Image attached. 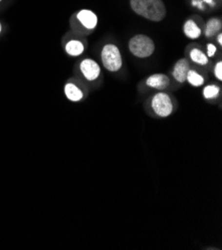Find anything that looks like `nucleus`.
I'll use <instances>...</instances> for the list:
<instances>
[{"instance_id":"obj_15","label":"nucleus","mask_w":222,"mask_h":250,"mask_svg":"<svg viewBox=\"0 0 222 250\" xmlns=\"http://www.w3.org/2000/svg\"><path fill=\"white\" fill-rule=\"evenodd\" d=\"M220 93V88L216 85H208L203 89V96L207 100L215 99Z\"/></svg>"},{"instance_id":"obj_13","label":"nucleus","mask_w":222,"mask_h":250,"mask_svg":"<svg viewBox=\"0 0 222 250\" xmlns=\"http://www.w3.org/2000/svg\"><path fill=\"white\" fill-rule=\"evenodd\" d=\"M186 81L193 87H201L204 84V78L200 73L194 70H189L186 75Z\"/></svg>"},{"instance_id":"obj_19","label":"nucleus","mask_w":222,"mask_h":250,"mask_svg":"<svg viewBox=\"0 0 222 250\" xmlns=\"http://www.w3.org/2000/svg\"><path fill=\"white\" fill-rule=\"evenodd\" d=\"M204 2H206V3H210V4H212V1L213 0H203Z\"/></svg>"},{"instance_id":"obj_21","label":"nucleus","mask_w":222,"mask_h":250,"mask_svg":"<svg viewBox=\"0 0 222 250\" xmlns=\"http://www.w3.org/2000/svg\"><path fill=\"white\" fill-rule=\"evenodd\" d=\"M0 1H1V0H0Z\"/></svg>"},{"instance_id":"obj_18","label":"nucleus","mask_w":222,"mask_h":250,"mask_svg":"<svg viewBox=\"0 0 222 250\" xmlns=\"http://www.w3.org/2000/svg\"><path fill=\"white\" fill-rule=\"evenodd\" d=\"M217 41H218L219 45L221 46V45H222V34H221V33H218V34H217Z\"/></svg>"},{"instance_id":"obj_17","label":"nucleus","mask_w":222,"mask_h":250,"mask_svg":"<svg viewBox=\"0 0 222 250\" xmlns=\"http://www.w3.org/2000/svg\"><path fill=\"white\" fill-rule=\"evenodd\" d=\"M216 47L213 44H207L206 46V56L207 57H213L216 53Z\"/></svg>"},{"instance_id":"obj_20","label":"nucleus","mask_w":222,"mask_h":250,"mask_svg":"<svg viewBox=\"0 0 222 250\" xmlns=\"http://www.w3.org/2000/svg\"><path fill=\"white\" fill-rule=\"evenodd\" d=\"M0 32H1V24H0Z\"/></svg>"},{"instance_id":"obj_14","label":"nucleus","mask_w":222,"mask_h":250,"mask_svg":"<svg viewBox=\"0 0 222 250\" xmlns=\"http://www.w3.org/2000/svg\"><path fill=\"white\" fill-rule=\"evenodd\" d=\"M189 57L194 63L200 64L202 66H204L208 63V57L206 56V54H204L202 50L197 48H194L191 50L189 53Z\"/></svg>"},{"instance_id":"obj_11","label":"nucleus","mask_w":222,"mask_h":250,"mask_svg":"<svg viewBox=\"0 0 222 250\" xmlns=\"http://www.w3.org/2000/svg\"><path fill=\"white\" fill-rule=\"evenodd\" d=\"M222 28V23L221 20L218 18H211L208 20L205 26V37L211 38L218 34Z\"/></svg>"},{"instance_id":"obj_8","label":"nucleus","mask_w":222,"mask_h":250,"mask_svg":"<svg viewBox=\"0 0 222 250\" xmlns=\"http://www.w3.org/2000/svg\"><path fill=\"white\" fill-rule=\"evenodd\" d=\"M145 83H146L147 86L153 88V89H156V90H159V91H162V90H164V89H166L168 87L169 79H168V77L166 76V75L158 73V74L152 75V76H150L149 78H147Z\"/></svg>"},{"instance_id":"obj_10","label":"nucleus","mask_w":222,"mask_h":250,"mask_svg":"<svg viewBox=\"0 0 222 250\" xmlns=\"http://www.w3.org/2000/svg\"><path fill=\"white\" fill-rule=\"evenodd\" d=\"M64 92L66 97L72 102L80 101V100L83 99V96H84L82 90L73 83H68L64 88Z\"/></svg>"},{"instance_id":"obj_5","label":"nucleus","mask_w":222,"mask_h":250,"mask_svg":"<svg viewBox=\"0 0 222 250\" xmlns=\"http://www.w3.org/2000/svg\"><path fill=\"white\" fill-rule=\"evenodd\" d=\"M80 70L88 81L97 80L101 74L100 66L92 59H84L80 64Z\"/></svg>"},{"instance_id":"obj_12","label":"nucleus","mask_w":222,"mask_h":250,"mask_svg":"<svg viewBox=\"0 0 222 250\" xmlns=\"http://www.w3.org/2000/svg\"><path fill=\"white\" fill-rule=\"evenodd\" d=\"M66 52L73 57L80 56L84 52V44L79 40H71L66 45Z\"/></svg>"},{"instance_id":"obj_16","label":"nucleus","mask_w":222,"mask_h":250,"mask_svg":"<svg viewBox=\"0 0 222 250\" xmlns=\"http://www.w3.org/2000/svg\"><path fill=\"white\" fill-rule=\"evenodd\" d=\"M214 76L218 81H222V62L219 61L214 67Z\"/></svg>"},{"instance_id":"obj_6","label":"nucleus","mask_w":222,"mask_h":250,"mask_svg":"<svg viewBox=\"0 0 222 250\" xmlns=\"http://www.w3.org/2000/svg\"><path fill=\"white\" fill-rule=\"evenodd\" d=\"M189 70V62L187 59H181L175 64L174 69H172V76L178 82L184 83L186 81V75Z\"/></svg>"},{"instance_id":"obj_1","label":"nucleus","mask_w":222,"mask_h":250,"mask_svg":"<svg viewBox=\"0 0 222 250\" xmlns=\"http://www.w3.org/2000/svg\"><path fill=\"white\" fill-rule=\"evenodd\" d=\"M130 4L135 13L150 21L160 22L166 15L162 0H131Z\"/></svg>"},{"instance_id":"obj_7","label":"nucleus","mask_w":222,"mask_h":250,"mask_svg":"<svg viewBox=\"0 0 222 250\" xmlns=\"http://www.w3.org/2000/svg\"><path fill=\"white\" fill-rule=\"evenodd\" d=\"M78 20L81 22L83 26L89 30H93L98 25V17L97 15L88 9H83L77 14Z\"/></svg>"},{"instance_id":"obj_9","label":"nucleus","mask_w":222,"mask_h":250,"mask_svg":"<svg viewBox=\"0 0 222 250\" xmlns=\"http://www.w3.org/2000/svg\"><path fill=\"white\" fill-rule=\"evenodd\" d=\"M183 33L189 39H197L202 35V29L192 19H188L183 24Z\"/></svg>"},{"instance_id":"obj_3","label":"nucleus","mask_w":222,"mask_h":250,"mask_svg":"<svg viewBox=\"0 0 222 250\" xmlns=\"http://www.w3.org/2000/svg\"><path fill=\"white\" fill-rule=\"evenodd\" d=\"M101 59L104 67L110 72H117L121 68L122 58L119 48L115 44H107L103 47Z\"/></svg>"},{"instance_id":"obj_2","label":"nucleus","mask_w":222,"mask_h":250,"mask_svg":"<svg viewBox=\"0 0 222 250\" xmlns=\"http://www.w3.org/2000/svg\"><path fill=\"white\" fill-rule=\"evenodd\" d=\"M155 43L146 35L138 34L134 36L129 42V49L131 53L138 58H147L155 52Z\"/></svg>"},{"instance_id":"obj_4","label":"nucleus","mask_w":222,"mask_h":250,"mask_svg":"<svg viewBox=\"0 0 222 250\" xmlns=\"http://www.w3.org/2000/svg\"><path fill=\"white\" fill-rule=\"evenodd\" d=\"M152 108L158 116L162 118L170 116L174 111V105H172L170 97L162 92L154 96L152 100Z\"/></svg>"}]
</instances>
